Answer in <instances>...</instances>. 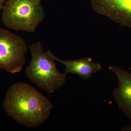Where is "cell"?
I'll use <instances>...</instances> for the list:
<instances>
[{
	"label": "cell",
	"instance_id": "cell-1",
	"mask_svg": "<svg viewBox=\"0 0 131 131\" xmlns=\"http://www.w3.org/2000/svg\"><path fill=\"white\" fill-rule=\"evenodd\" d=\"M6 112L19 124L38 127L49 118L53 105L47 97L27 83L11 86L5 96Z\"/></svg>",
	"mask_w": 131,
	"mask_h": 131
},
{
	"label": "cell",
	"instance_id": "cell-2",
	"mask_svg": "<svg viewBox=\"0 0 131 131\" xmlns=\"http://www.w3.org/2000/svg\"><path fill=\"white\" fill-rule=\"evenodd\" d=\"M31 58L25 73L31 81L49 93L65 84L66 75L58 70L49 50L45 51L41 42L29 45Z\"/></svg>",
	"mask_w": 131,
	"mask_h": 131
},
{
	"label": "cell",
	"instance_id": "cell-3",
	"mask_svg": "<svg viewBox=\"0 0 131 131\" xmlns=\"http://www.w3.org/2000/svg\"><path fill=\"white\" fill-rule=\"evenodd\" d=\"M45 17L41 0H7L2 20L9 29L34 33Z\"/></svg>",
	"mask_w": 131,
	"mask_h": 131
},
{
	"label": "cell",
	"instance_id": "cell-4",
	"mask_svg": "<svg viewBox=\"0 0 131 131\" xmlns=\"http://www.w3.org/2000/svg\"><path fill=\"white\" fill-rule=\"evenodd\" d=\"M27 47L24 38L0 27V68L15 74L26 63Z\"/></svg>",
	"mask_w": 131,
	"mask_h": 131
},
{
	"label": "cell",
	"instance_id": "cell-5",
	"mask_svg": "<svg viewBox=\"0 0 131 131\" xmlns=\"http://www.w3.org/2000/svg\"><path fill=\"white\" fill-rule=\"evenodd\" d=\"M93 9L117 24L131 28V0H90Z\"/></svg>",
	"mask_w": 131,
	"mask_h": 131
},
{
	"label": "cell",
	"instance_id": "cell-6",
	"mask_svg": "<svg viewBox=\"0 0 131 131\" xmlns=\"http://www.w3.org/2000/svg\"><path fill=\"white\" fill-rule=\"evenodd\" d=\"M109 70L117 75L118 87L113 91V95L118 107L126 115L131 119V73L117 66H110Z\"/></svg>",
	"mask_w": 131,
	"mask_h": 131
},
{
	"label": "cell",
	"instance_id": "cell-7",
	"mask_svg": "<svg viewBox=\"0 0 131 131\" xmlns=\"http://www.w3.org/2000/svg\"><path fill=\"white\" fill-rule=\"evenodd\" d=\"M49 53L54 61L63 64L66 67L64 74H77L84 80L90 78L92 75L101 70L100 64L93 62L90 58H83L75 60H62L54 55L49 50Z\"/></svg>",
	"mask_w": 131,
	"mask_h": 131
},
{
	"label": "cell",
	"instance_id": "cell-8",
	"mask_svg": "<svg viewBox=\"0 0 131 131\" xmlns=\"http://www.w3.org/2000/svg\"><path fill=\"white\" fill-rule=\"evenodd\" d=\"M6 1V0H0V13L2 10Z\"/></svg>",
	"mask_w": 131,
	"mask_h": 131
},
{
	"label": "cell",
	"instance_id": "cell-9",
	"mask_svg": "<svg viewBox=\"0 0 131 131\" xmlns=\"http://www.w3.org/2000/svg\"><path fill=\"white\" fill-rule=\"evenodd\" d=\"M122 131H131V125L124 127L122 129Z\"/></svg>",
	"mask_w": 131,
	"mask_h": 131
},
{
	"label": "cell",
	"instance_id": "cell-10",
	"mask_svg": "<svg viewBox=\"0 0 131 131\" xmlns=\"http://www.w3.org/2000/svg\"><path fill=\"white\" fill-rule=\"evenodd\" d=\"M129 69H130V70H131V67H130V68H129Z\"/></svg>",
	"mask_w": 131,
	"mask_h": 131
}]
</instances>
